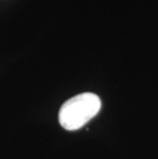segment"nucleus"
<instances>
[{"instance_id":"obj_1","label":"nucleus","mask_w":158,"mask_h":159,"mask_svg":"<svg viewBox=\"0 0 158 159\" xmlns=\"http://www.w3.org/2000/svg\"><path fill=\"white\" fill-rule=\"evenodd\" d=\"M100 98L93 93H83L66 101L59 112V121L67 130H76L100 112Z\"/></svg>"}]
</instances>
